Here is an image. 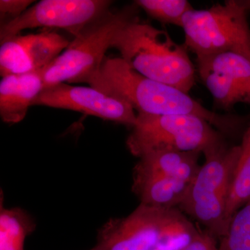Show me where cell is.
Returning a JSON list of instances; mask_svg holds the SVG:
<instances>
[{"label": "cell", "instance_id": "cell-6", "mask_svg": "<svg viewBox=\"0 0 250 250\" xmlns=\"http://www.w3.org/2000/svg\"><path fill=\"white\" fill-rule=\"evenodd\" d=\"M248 12L242 0H227L208 9L188 11L182 25L184 47L197 58L227 51L250 55Z\"/></svg>", "mask_w": 250, "mask_h": 250}, {"label": "cell", "instance_id": "cell-8", "mask_svg": "<svg viewBox=\"0 0 250 250\" xmlns=\"http://www.w3.org/2000/svg\"><path fill=\"white\" fill-rule=\"evenodd\" d=\"M109 0H42L15 18L0 26L1 42L34 28H59L80 34L88 24L109 11Z\"/></svg>", "mask_w": 250, "mask_h": 250}, {"label": "cell", "instance_id": "cell-21", "mask_svg": "<svg viewBox=\"0 0 250 250\" xmlns=\"http://www.w3.org/2000/svg\"><path fill=\"white\" fill-rule=\"evenodd\" d=\"M182 250H219L217 246L216 238L206 230L199 231L190 243Z\"/></svg>", "mask_w": 250, "mask_h": 250}, {"label": "cell", "instance_id": "cell-22", "mask_svg": "<svg viewBox=\"0 0 250 250\" xmlns=\"http://www.w3.org/2000/svg\"><path fill=\"white\" fill-rule=\"evenodd\" d=\"M242 1H243V4L246 6L248 11L250 12V0H242Z\"/></svg>", "mask_w": 250, "mask_h": 250}, {"label": "cell", "instance_id": "cell-17", "mask_svg": "<svg viewBox=\"0 0 250 250\" xmlns=\"http://www.w3.org/2000/svg\"><path fill=\"white\" fill-rule=\"evenodd\" d=\"M36 71L23 42L22 36L1 42L0 47V75H22Z\"/></svg>", "mask_w": 250, "mask_h": 250}, {"label": "cell", "instance_id": "cell-23", "mask_svg": "<svg viewBox=\"0 0 250 250\" xmlns=\"http://www.w3.org/2000/svg\"><path fill=\"white\" fill-rule=\"evenodd\" d=\"M152 250H161L157 249V248H154V249H152Z\"/></svg>", "mask_w": 250, "mask_h": 250}, {"label": "cell", "instance_id": "cell-14", "mask_svg": "<svg viewBox=\"0 0 250 250\" xmlns=\"http://www.w3.org/2000/svg\"><path fill=\"white\" fill-rule=\"evenodd\" d=\"M240 146L241 154L227 201L226 215L229 223L236 212L250 200V117Z\"/></svg>", "mask_w": 250, "mask_h": 250}, {"label": "cell", "instance_id": "cell-3", "mask_svg": "<svg viewBox=\"0 0 250 250\" xmlns=\"http://www.w3.org/2000/svg\"><path fill=\"white\" fill-rule=\"evenodd\" d=\"M139 9L134 2L118 11L109 10L88 24L62 54L41 70L43 88L65 82L87 83L100 71L118 31L139 16Z\"/></svg>", "mask_w": 250, "mask_h": 250}, {"label": "cell", "instance_id": "cell-1", "mask_svg": "<svg viewBox=\"0 0 250 250\" xmlns=\"http://www.w3.org/2000/svg\"><path fill=\"white\" fill-rule=\"evenodd\" d=\"M87 83L123 99L138 113L200 117L226 138L243 134L247 127L245 117L210 111L188 93L143 76L121 57L105 59L100 71L90 77Z\"/></svg>", "mask_w": 250, "mask_h": 250}, {"label": "cell", "instance_id": "cell-19", "mask_svg": "<svg viewBox=\"0 0 250 250\" xmlns=\"http://www.w3.org/2000/svg\"><path fill=\"white\" fill-rule=\"evenodd\" d=\"M219 250H250V200L233 215Z\"/></svg>", "mask_w": 250, "mask_h": 250}, {"label": "cell", "instance_id": "cell-18", "mask_svg": "<svg viewBox=\"0 0 250 250\" xmlns=\"http://www.w3.org/2000/svg\"><path fill=\"white\" fill-rule=\"evenodd\" d=\"M134 2L153 19L182 28L184 16L193 9L187 0H137Z\"/></svg>", "mask_w": 250, "mask_h": 250}, {"label": "cell", "instance_id": "cell-20", "mask_svg": "<svg viewBox=\"0 0 250 250\" xmlns=\"http://www.w3.org/2000/svg\"><path fill=\"white\" fill-rule=\"evenodd\" d=\"M35 2L31 0H1L0 16L1 24L19 17Z\"/></svg>", "mask_w": 250, "mask_h": 250}, {"label": "cell", "instance_id": "cell-2", "mask_svg": "<svg viewBox=\"0 0 250 250\" xmlns=\"http://www.w3.org/2000/svg\"><path fill=\"white\" fill-rule=\"evenodd\" d=\"M111 47L131 68L150 80L188 93L195 83V68L187 48L167 31L142 22L139 16L122 28Z\"/></svg>", "mask_w": 250, "mask_h": 250}, {"label": "cell", "instance_id": "cell-16", "mask_svg": "<svg viewBox=\"0 0 250 250\" xmlns=\"http://www.w3.org/2000/svg\"><path fill=\"white\" fill-rule=\"evenodd\" d=\"M34 70L45 68L70 45L63 36L52 31L22 36Z\"/></svg>", "mask_w": 250, "mask_h": 250}, {"label": "cell", "instance_id": "cell-4", "mask_svg": "<svg viewBox=\"0 0 250 250\" xmlns=\"http://www.w3.org/2000/svg\"><path fill=\"white\" fill-rule=\"evenodd\" d=\"M240 154V145L228 143L204 154L205 164L179 206L215 238H223L229 228L227 201Z\"/></svg>", "mask_w": 250, "mask_h": 250}, {"label": "cell", "instance_id": "cell-15", "mask_svg": "<svg viewBox=\"0 0 250 250\" xmlns=\"http://www.w3.org/2000/svg\"><path fill=\"white\" fill-rule=\"evenodd\" d=\"M35 228L31 216L20 208L0 212V250H24L26 238Z\"/></svg>", "mask_w": 250, "mask_h": 250}, {"label": "cell", "instance_id": "cell-10", "mask_svg": "<svg viewBox=\"0 0 250 250\" xmlns=\"http://www.w3.org/2000/svg\"><path fill=\"white\" fill-rule=\"evenodd\" d=\"M32 106H43L81 112L132 128L137 120L134 108L123 99L93 87L60 83L43 88Z\"/></svg>", "mask_w": 250, "mask_h": 250}, {"label": "cell", "instance_id": "cell-12", "mask_svg": "<svg viewBox=\"0 0 250 250\" xmlns=\"http://www.w3.org/2000/svg\"><path fill=\"white\" fill-rule=\"evenodd\" d=\"M200 154L166 150L147 153L139 158L133 174L170 176L191 184L201 167Z\"/></svg>", "mask_w": 250, "mask_h": 250}, {"label": "cell", "instance_id": "cell-5", "mask_svg": "<svg viewBox=\"0 0 250 250\" xmlns=\"http://www.w3.org/2000/svg\"><path fill=\"white\" fill-rule=\"evenodd\" d=\"M226 139L200 117L138 113L126 145L130 153L139 159L154 151L205 154L225 144Z\"/></svg>", "mask_w": 250, "mask_h": 250}, {"label": "cell", "instance_id": "cell-11", "mask_svg": "<svg viewBox=\"0 0 250 250\" xmlns=\"http://www.w3.org/2000/svg\"><path fill=\"white\" fill-rule=\"evenodd\" d=\"M43 89L41 70L2 77L0 82V116L4 123L17 124Z\"/></svg>", "mask_w": 250, "mask_h": 250}, {"label": "cell", "instance_id": "cell-7", "mask_svg": "<svg viewBox=\"0 0 250 250\" xmlns=\"http://www.w3.org/2000/svg\"><path fill=\"white\" fill-rule=\"evenodd\" d=\"M189 220L176 208L140 204L129 215L110 220L99 232L93 250H152Z\"/></svg>", "mask_w": 250, "mask_h": 250}, {"label": "cell", "instance_id": "cell-13", "mask_svg": "<svg viewBox=\"0 0 250 250\" xmlns=\"http://www.w3.org/2000/svg\"><path fill=\"white\" fill-rule=\"evenodd\" d=\"M190 184L170 176L133 174L132 190L141 204L157 208L179 207Z\"/></svg>", "mask_w": 250, "mask_h": 250}, {"label": "cell", "instance_id": "cell-24", "mask_svg": "<svg viewBox=\"0 0 250 250\" xmlns=\"http://www.w3.org/2000/svg\"></svg>", "mask_w": 250, "mask_h": 250}, {"label": "cell", "instance_id": "cell-9", "mask_svg": "<svg viewBox=\"0 0 250 250\" xmlns=\"http://www.w3.org/2000/svg\"><path fill=\"white\" fill-rule=\"evenodd\" d=\"M197 64L215 108L229 113L238 104L250 105V54L227 51L197 58Z\"/></svg>", "mask_w": 250, "mask_h": 250}]
</instances>
